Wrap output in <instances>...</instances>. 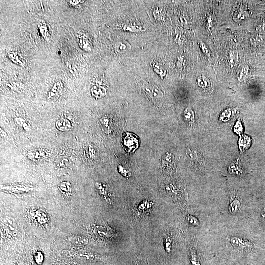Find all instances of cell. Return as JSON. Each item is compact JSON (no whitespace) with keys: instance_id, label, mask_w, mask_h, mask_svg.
I'll return each instance as SVG.
<instances>
[{"instance_id":"1","label":"cell","mask_w":265,"mask_h":265,"mask_svg":"<svg viewBox=\"0 0 265 265\" xmlns=\"http://www.w3.org/2000/svg\"><path fill=\"white\" fill-rule=\"evenodd\" d=\"M124 145L128 152H134L139 145L137 137L132 133H126L123 138Z\"/></svg>"},{"instance_id":"2","label":"cell","mask_w":265,"mask_h":265,"mask_svg":"<svg viewBox=\"0 0 265 265\" xmlns=\"http://www.w3.org/2000/svg\"><path fill=\"white\" fill-rule=\"evenodd\" d=\"M71 242L75 245H84L87 244L89 242L87 238L82 236L77 235L72 237L70 238Z\"/></svg>"},{"instance_id":"3","label":"cell","mask_w":265,"mask_h":265,"mask_svg":"<svg viewBox=\"0 0 265 265\" xmlns=\"http://www.w3.org/2000/svg\"><path fill=\"white\" fill-rule=\"evenodd\" d=\"M62 90V84L60 82H56L49 92L48 97H55L58 96Z\"/></svg>"},{"instance_id":"4","label":"cell","mask_w":265,"mask_h":265,"mask_svg":"<svg viewBox=\"0 0 265 265\" xmlns=\"http://www.w3.org/2000/svg\"><path fill=\"white\" fill-rule=\"evenodd\" d=\"M35 217L40 224H45L47 221V215L42 210H38L35 212Z\"/></svg>"},{"instance_id":"5","label":"cell","mask_w":265,"mask_h":265,"mask_svg":"<svg viewBox=\"0 0 265 265\" xmlns=\"http://www.w3.org/2000/svg\"><path fill=\"white\" fill-rule=\"evenodd\" d=\"M28 156L31 159H33V160H39L45 157L46 153L38 150H33L29 153Z\"/></svg>"},{"instance_id":"6","label":"cell","mask_w":265,"mask_h":265,"mask_svg":"<svg viewBox=\"0 0 265 265\" xmlns=\"http://www.w3.org/2000/svg\"><path fill=\"white\" fill-rule=\"evenodd\" d=\"M56 126L61 130H68L70 129L71 123L67 119H60L56 123Z\"/></svg>"},{"instance_id":"7","label":"cell","mask_w":265,"mask_h":265,"mask_svg":"<svg viewBox=\"0 0 265 265\" xmlns=\"http://www.w3.org/2000/svg\"><path fill=\"white\" fill-rule=\"evenodd\" d=\"M59 189L64 194H69L71 191V187L69 183L63 182L60 183Z\"/></svg>"},{"instance_id":"8","label":"cell","mask_w":265,"mask_h":265,"mask_svg":"<svg viewBox=\"0 0 265 265\" xmlns=\"http://www.w3.org/2000/svg\"><path fill=\"white\" fill-rule=\"evenodd\" d=\"M197 81L199 85L201 87L207 88L210 87V83L209 80L204 76H199Z\"/></svg>"},{"instance_id":"9","label":"cell","mask_w":265,"mask_h":265,"mask_svg":"<svg viewBox=\"0 0 265 265\" xmlns=\"http://www.w3.org/2000/svg\"><path fill=\"white\" fill-rule=\"evenodd\" d=\"M194 113L193 111L189 109H186L183 113V116L185 120L188 122H191L194 119Z\"/></svg>"},{"instance_id":"10","label":"cell","mask_w":265,"mask_h":265,"mask_svg":"<svg viewBox=\"0 0 265 265\" xmlns=\"http://www.w3.org/2000/svg\"><path fill=\"white\" fill-rule=\"evenodd\" d=\"M92 94L96 97H101L105 95L106 91L103 88L96 87L92 89Z\"/></svg>"},{"instance_id":"11","label":"cell","mask_w":265,"mask_h":265,"mask_svg":"<svg viewBox=\"0 0 265 265\" xmlns=\"http://www.w3.org/2000/svg\"><path fill=\"white\" fill-rule=\"evenodd\" d=\"M190 255L192 265H199V260L196 251L193 249H191Z\"/></svg>"},{"instance_id":"12","label":"cell","mask_w":265,"mask_h":265,"mask_svg":"<svg viewBox=\"0 0 265 265\" xmlns=\"http://www.w3.org/2000/svg\"><path fill=\"white\" fill-rule=\"evenodd\" d=\"M240 203L237 200H235L231 203L230 206V211L232 212H235L239 208Z\"/></svg>"},{"instance_id":"13","label":"cell","mask_w":265,"mask_h":265,"mask_svg":"<svg viewBox=\"0 0 265 265\" xmlns=\"http://www.w3.org/2000/svg\"><path fill=\"white\" fill-rule=\"evenodd\" d=\"M165 246L167 252H169L171 249V241L169 238H166Z\"/></svg>"},{"instance_id":"14","label":"cell","mask_w":265,"mask_h":265,"mask_svg":"<svg viewBox=\"0 0 265 265\" xmlns=\"http://www.w3.org/2000/svg\"><path fill=\"white\" fill-rule=\"evenodd\" d=\"M81 1L80 0H70L69 1V3L72 5H76L80 3Z\"/></svg>"}]
</instances>
